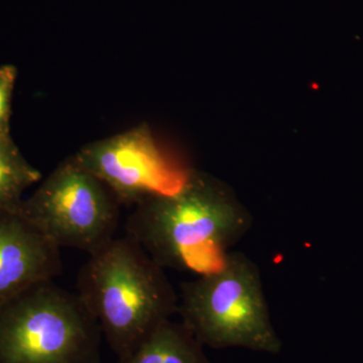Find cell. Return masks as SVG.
<instances>
[{
    "mask_svg": "<svg viewBox=\"0 0 363 363\" xmlns=\"http://www.w3.org/2000/svg\"><path fill=\"white\" fill-rule=\"evenodd\" d=\"M125 235L164 269L200 274L218 266L252 228V216L222 184L191 171L176 192L135 205Z\"/></svg>",
    "mask_w": 363,
    "mask_h": 363,
    "instance_id": "cell-1",
    "label": "cell"
},
{
    "mask_svg": "<svg viewBox=\"0 0 363 363\" xmlns=\"http://www.w3.org/2000/svg\"><path fill=\"white\" fill-rule=\"evenodd\" d=\"M77 294L118 359L178 314L179 294L166 269L128 235L89 255L78 274Z\"/></svg>",
    "mask_w": 363,
    "mask_h": 363,
    "instance_id": "cell-2",
    "label": "cell"
},
{
    "mask_svg": "<svg viewBox=\"0 0 363 363\" xmlns=\"http://www.w3.org/2000/svg\"><path fill=\"white\" fill-rule=\"evenodd\" d=\"M262 283L255 260L233 250L214 269L181 284V322L204 347L278 355L283 342Z\"/></svg>",
    "mask_w": 363,
    "mask_h": 363,
    "instance_id": "cell-3",
    "label": "cell"
},
{
    "mask_svg": "<svg viewBox=\"0 0 363 363\" xmlns=\"http://www.w3.org/2000/svg\"><path fill=\"white\" fill-rule=\"evenodd\" d=\"M101 337L78 294L54 279L0 307V363H101Z\"/></svg>",
    "mask_w": 363,
    "mask_h": 363,
    "instance_id": "cell-4",
    "label": "cell"
},
{
    "mask_svg": "<svg viewBox=\"0 0 363 363\" xmlns=\"http://www.w3.org/2000/svg\"><path fill=\"white\" fill-rule=\"evenodd\" d=\"M121 204L72 156L23 200L21 211L59 248L96 252L114 238Z\"/></svg>",
    "mask_w": 363,
    "mask_h": 363,
    "instance_id": "cell-5",
    "label": "cell"
},
{
    "mask_svg": "<svg viewBox=\"0 0 363 363\" xmlns=\"http://www.w3.org/2000/svg\"><path fill=\"white\" fill-rule=\"evenodd\" d=\"M74 157L108 187L121 206L176 192L191 172L162 152L145 124L88 143Z\"/></svg>",
    "mask_w": 363,
    "mask_h": 363,
    "instance_id": "cell-6",
    "label": "cell"
},
{
    "mask_svg": "<svg viewBox=\"0 0 363 363\" xmlns=\"http://www.w3.org/2000/svg\"><path fill=\"white\" fill-rule=\"evenodd\" d=\"M63 271L61 248L18 211L0 212V307Z\"/></svg>",
    "mask_w": 363,
    "mask_h": 363,
    "instance_id": "cell-7",
    "label": "cell"
},
{
    "mask_svg": "<svg viewBox=\"0 0 363 363\" xmlns=\"http://www.w3.org/2000/svg\"><path fill=\"white\" fill-rule=\"evenodd\" d=\"M204 348L185 325L169 319L117 363H210Z\"/></svg>",
    "mask_w": 363,
    "mask_h": 363,
    "instance_id": "cell-8",
    "label": "cell"
},
{
    "mask_svg": "<svg viewBox=\"0 0 363 363\" xmlns=\"http://www.w3.org/2000/svg\"><path fill=\"white\" fill-rule=\"evenodd\" d=\"M42 175L26 161L11 136L0 138V212L18 211L28 188Z\"/></svg>",
    "mask_w": 363,
    "mask_h": 363,
    "instance_id": "cell-9",
    "label": "cell"
},
{
    "mask_svg": "<svg viewBox=\"0 0 363 363\" xmlns=\"http://www.w3.org/2000/svg\"><path fill=\"white\" fill-rule=\"evenodd\" d=\"M16 77V67L0 66V138L11 135V102Z\"/></svg>",
    "mask_w": 363,
    "mask_h": 363,
    "instance_id": "cell-10",
    "label": "cell"
}]
</instances>
